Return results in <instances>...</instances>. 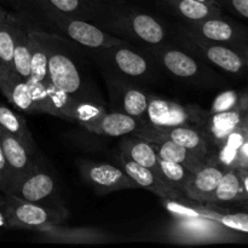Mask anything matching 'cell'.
Returning a JSON list of instances; mask_svg holds the SVG:
<instances>
[{"instance_id":"1","label":"cell","mask_w":248,"mask_h":248,"mask_svg":"<svg viewBox=\"0 0 248 248\" xmlns=\"http://www.w3.org/2000/svg\"><path fill=\"white\" fill-rule=\"evenodd\" d=\"M29 34L40 44L47 53L48 77L56 87L81 102L103 104L98 89L91 79L86 61L79 44L57 33L31 28Z\"/></svg>"},{"instance_id":"13","label":"cell","mask_w":248,"mask_h":248,"mask_svg":"<svg viewBox=\"0 0 248 248\" xmlns=\"http://www.w3.org/2000/svg\"><path fill=\"white\" fill-rule=\"evenodd\" d=\"M0 145L2 148L9 169V188L6 191L9 193L29 171L33 170L39 159L31 156L26 147L1 126H0Z\"/></svg>"},{"instance_id":"37","label":"cell","mask_w":248,"mask_h":248,"mask_svg":"<svg viewBox=\"0 0 248 248\" xmlns=\"http://www.w3.org/2000/svg\"><path fill=\"white\" fill-rule=\"evenodd\" d=\"M0 228H7V217L4 201H0Z\"/></svg>"},{"instance_id":"34","label":"cell","mask_w":248,"mask_h":248,"mask_svg":"<svg viewBox=\"0 0 248 248\" xmlns=\"http://www.w3.org/2000/svg\"><path fill=\"white\" fill-rule=\"evenodd\" d=\"M7 188H9V169H7L4 152L0 145V189L7 191Z\"/></svg>"},{"instance_id":"11","label":"cell","mask_w":248,"mask_h":248,"mask_svg":"<svg viewBox=\"0 0 248 248\" xmlns=\"http://www.w3.org/2000/svg\"><path fill=\"white\" fill-rule=\"evenodd\" d=\"M79 169L84 181L101 194L138 188L128 174L115 165L80 161Z\"/></svg>"},{"instance_id":"33","label":"cell","mask_w":248,"mask_h":248,"mask_svg":"<svg viewBox=\"0 0 248 248\" xmlns=\"http://www.w3.org/2000/svg\"><path fill=\"white\" fill-rule=\"evenodd\" d=\"M220 4L239 16L248 19V0H220Z\"/></svg>"},{"instance_id":"16","label":"cell","mask_w":248,"mask_h":248,"mask_svg":"<svg viewBox=\"0 0 248 248\" xmlns=\"http://www.w3.org/2000/svg\"><path fill=\"white\" fill-rule=\"evenodd\" d=\"M118 164L119 167H121L128 174V177L137 184L138 188L152 191L155 195L160 196L162 200H181L186 198L181 191L171 188L153 170L138 165L137 162L127 159L123 154H120V156L118 157Z\"/></svg>"},{"instance_id":"39","label":"cell","mask_w":248,"mask_h":248,"mask_svg":"<svg viewBox=\"0 0 248 248\" xmlns=\"http://www.w3.org/2000/svg\"><path fill=\"white\" fill-rule=\"evenodd\" d=\"M241 127L244 128V131H245V132H246V135L248 136V113L246 114V116H245L244 121H242Z\"/></svg>"},{"instance_id":"8","label":"cell","mask_w":248,"mask_h":248,"mask_svg":"<svg viewBox=\"0 0 248 248\" xmlns=\"http://www.w3.org/2000/svg\"><path fill=\"white\" fill-rule=\"evenodd\" d=\"M5 212L7 217V228L27 229L40 232L51 225L62 224L64 220L52 213L51 211L22 200L16 196L7 194L4 200Z\"/></svg>"},{"instance_id":"2","label":"cell","mask_w":248,"mask_h":248,"mask_svg":"<svg viewBox=\"0 0 248 248\" xmlns=\"http://www.w3.org/2000/svg\"><path fill=\"white\" fill-rule=\"evenodd\" d=\"M23 2L31 18L46 23L47 27L56 29L58 33L63 34L65 38L79 44L82 47L96 50L126 43L121 38L108 33L92 22L63 14L40 2L31 0H23Z\"/></svg>"},{"instance_id":"7","label":"cell","mask_w":248,"mask_h":248,"mask_svg":"<svg viewBox=\"0 0 248 248\" xmlns=\"http://www.w3.org/2000/svg\"><path fill=\"white\" fill-rule=\"evenodd\" d=\"M164 201L167 211L173 217L205 218L234 232L248 234V211L235 213L217 211L212 207V203H200L188 198Z\"/></svg>"},{"instance_id":"22","label":"cell","mask_w":248,"mask_h":248,"mask_svg":"<svg viewBox=\"0 0 248 248\" xmlns=\"http://www.w3.org/2000/svg\"><path fill=\"white\" fill-rule=\"evenodd\" d=\"M174 219L177 220L172 229H174L177 236L191 239V241L196 239L200 241L217 239L222 236V232L225 229L222 225L205 218L174 217Z\"/></svg>"},{"instance_id":"19","label":"cell","mask_w":248,"mask_h":248,"mask_svg":"<svg viewBox=\"0 0 248 248\" xmlns=\"http://www.w3.org/2000/svg\"><path fill=\"white\" fill-rule=\"evenodd\" d=\"M143 125H144V123L127 115V114L115 110L108 111L106 109L94 120L87 124L84 128H86L89 132L97 133V135L119 137V136L135 133Z\"/></svg>"},{"instance_id":"40","label":"cell","mask_w":248,"mask_h":248,"mask_svg":"<svg viewBox=\"0 0 248 248\" xmlns=\"http://www.w3.org/2000/svg\"><path fill=\"white\" fill-rule=\"evenodd\" d=\"M199 1L208 2V4H213V5H217V6L222 7V4H220V0H199Z\"/></svg>"},{"instance_id":"28","label":"cell","mask_w":248,"mask_h":248,"mask_svg":"<svg viewBox=\"0 0 248 248\" xmlns=\"http://www.w3.org/2000/svg\"><path fill=\"white\" fill-rule=\"evenodd\" d=\"M15 22L16 17L4 10L0 16V74L14 73Z\"/></svg>"},{"instance_id":"29","label":"cell","mask_w":248,"mask_h":248,"mask_svg":"<svg viewBox=\"0 0 248 248\" xmlns=\"http://www.w3.org/2000/svg\"><path fill=\"white\" fill-rule=\"evenodd\" d=\"M31 1L45 4L57 11L70 15L77 18L85 19L97 24L106 12L101 11L91 4L89 0H31Z\"/></svg>"},{"instance_id":"45","label":"cell","mask_w":248,"mask_h":248,"mask_svg":"<svg viewBox=\"0 0 248 248\" xmlns=\"http://www.w3.org/2000/svg\"><path fill=\"white\" fill-rule=\"evenodd\" d=\"M246 104H247V110H248V93L246 94Z\"/></svg>"},{"instance_id":"10","label":"cell","mask_w":248,"mask_h":248,"mask_svg":"<svg viewBox=\"0 0 248 248\" xmlns=\"http://www.w3.org/2000/svg\"><path fill=\"white\" fill-rule=\"evenodd\" d=\"M182 26L194 31L201 38L215 43L230 45L239 50L245 51V45L248 40V33L244 27L223 18V16L201 19V21L184 19Z\"/></svg>"},{"instance_id":"21","label":"cell","mask_w":248,"mask_h":248,"mask_svg":"<svg viewBox=\"0 0 248 248\" xmlns=\"http://www.w3.org/2000/svg\"><path fill=\"white\" fill-rule=\"evenodd\" d=\"M39 234L48 242H62V244H99L108 240L104 232L92 228H64L61 224L51 225Z\"/></svg>"},{"instance_id":"31","label":"cell","mask_w":248,"mask_h":248,"mask_svg":"<svg viewBox=\"0 0 248 248\" xmlns=\"http://www.w3.org/2000/svg\"><path fill=\"white\" fill-rule=\"evenodd\" d=\"M29 44H31V78L29 79L38 82H46L50 80L48 77V58L47 53L43 46L29 34Z\"/></svg>"},{"instance_id":"12","label":"cell","mask_w":248,"mask_h":248,"mask_svg":"<svg viewBox=\"0 0 248 248\" xmlns=\"http://www.w3.org/2000/svg\"><path fill=\"white\" fill-rule=\"evenodd\" d=\"M148 128L160 137L173 140L177 144L200 154L207 159H213L217 155L213 154L212 149L216 147L212 138L203 127L196 125L174 126V127H157L150 124H145Z\"/></svg>"},{"instance_id":"26","label":"cell","mask_w":248,"mask_h":248,"mask_svg":"<svg viewBox=\"0 0 248 248\" xmlns=\"http://www.w3.org/2000/svg\"><path fill=\"white\" fill-rule=\"evenodd\" d=\"M245 201H247V196L242 186L239 167L225 169L224 174L213 194L212 205L234 202L242 203Z\"/></svg>"},{"instance_id":"17","label":"cell","mask_w":248,"mask_h":248,"mask_svg":"<svg viewBox=\"0 0 248 248\" xmlns=\"http://www.w3.org/2000/svg\"><path fill=\"white\" fill-rule=\"evenodd\" d=\"M152 47V55L155 60L173 77L179 79H195L202 77L203 73L200 63L183 50L161 46L160 44Z\"/></svg>"},{"instance_id":"41","label":"cell","mask_w":248,"mask_h":248,"mask_svg":"<svg viewBox=\"0 0 248 248\" xmlns=\"http://www.w3.org/2000/svg\"><path fill=\"white\" fill-rule=\"evenodd\" d=\"M245 57H246V62H247V67H248V40L245 45Z\"/></svg>"},{"instance_id":"36","label":"cell","mask_w":248,"mask_h":248,"mask_svg":"<svg viewBox=\"0 0 248 248\" xmlns=\"http://www.w3.org/2000/svg\"><path fill=\"white\" fill-rule=\"evenodd\" d=\"M239 173H240V177H241L242 186H244L245 194H246L247 200H248V171L247 170L239 167Z\"/></svg>"},{"instance_id":"35","label":"cell","mask_w":248,"mask_h":248,"mask_svg":"<svg viewBox=\"0 0 248 248\" xmlns=\"http://www.w3.org/2000/svg\"><path fill=\"white\" fill-rule=\"evenodd\" d=\"M248 161V138L242 143L239 149V167H242Z\"/></svg>"},{"instance_id":"44","label":"cell","mask_w":248,"mask_h":248,"mask_svg":"<svg viewBox=\"0 0 248 248\" xmlns=\"http://www.w3.org/2000/svg\"><path fill=\"white\" fill-rule=\"evenodd\" d=\"M114 1L119 2V4H123V2H124V1H126V0H114Z\"/></svg>"},{"instance_id":"24","label":"cell","mask_w":248,"mask_h":248,"mask_svg":"<svg viewBox=\"0 0 248 248\" xmlns=\"http://www.w3.org/2000/svg\"><path fill=\"white\" fill-rule=\"evenodd\" d=\"M0 126L12 136H15L26 147L31 156L38 157L36 143L26 120L19 114L15 113L9 107L2 104L1 102H0Z\"/></svg>"},{"instance_id":"27","label":"cell","mask_w":248,"mask_h":248,"mask_svg":"<svg viewBox=\"0 0 248 248\" xmlns=\"http://www.w3.org/2000/svg\"><path fill=\"white\" fill-rule=\"evenodd\" d=\"M29 27L19 22L16 17L15 22V47L12 64L19 78L28 80L31 78V44L28 35Z\"/></svg>"},{"instance_id":"5","label":"cell","mask_w":248,"mask_h":248,"mask_svg":"<svg viewBox=\"0 0 248 248\" xmlns=\"http://www.w3.org/2000/svg\"><path fill=\"white\" fill-rule=\"evenodd\" d=\"M91 51L103 72L125 81L149 80L153 79L155 74L154 68L148 58L143 53L131 48L128 43Z\"/></svg>"},{"instance_id":"18","label":"cell","mask_w":248,"mask_h":248,"mask_svg":"<svg viewBox=\"0 0 248 248\" xmlns=\"http://www.w3.org/2000/svg\"><path fill=\"white\" fill-rule=\"evenodd\" d=\"M225 169L218 162L217 157L208 161L194 173L186 196L200 203H212L213 194L224 174Z\"/></svg>"},{"instance_id":"20","label":"cell","mask_w":248,"mask_h":248,"mask_svg":"<svg viewBox=\"0 0 248 248\" xmlns=\"http://www.w3.org/2000/svg\"><path fill=\"white\" fill-rule=\"evenodd\" d=\"M0 92L18 110L28 114H39L38 103L28 80L19 78L16 73L0 74Z\"/></svg>"},{"instance_id":"6","label":"cell","mask_w":248,"mask_h":248,"mask_svg":"<svg viewBox=\"0 0 248 248\" xmlns=\"http://www.w3.org/2000/svg\"><path fill=\"white\" fill-rule=\"evenodd\" d=\"M178 31L179 38L184 44L190 45L206 61L224 72L232 75H242L248 69L244 50L201 38L182 24L178 26Z\"/></svg>"},{"instance_id":"23","label":"cell","mask_w":248,"mask_h":248,"mask_svg":"<svg viewBox=\"0 0 248 248\" xmlns=\"http://www.w3.org/2000/svg\"><path fill=\"white\" fill-rule=\"evenodd\" d=\"M120 149V154H123L124 156L137 162L138 165L153 170L160 177L159 156H157L156 150L152 143L136 136V137H130L121 140Z\"/></svg>"},{"instance_id":"15","label":"cell","mask_w":248,"mask_h":248,"mask_svg":"<svg viewBox=\"0 0 248 248\" xmlns=\"http://www.w3.org/2000/svg\"><path fill=\"white\" fill-rule=\"evenodd\" d=\"M194 121H195V115L191 110V107H183L173 101L149 96L147 124L157 127H174V126L194 125Z\"/></svg>"},{"instance_id":"42","label":"cell","mask_w":248,"mask_h":248,"mask_svg":"<svg viewBox=\"0 0 248 248\" xmlns=\"http://www.w3.org/2000/svg\"><path fill=\"white\" fill-rule=\"evenodd\" d=\"M241 205H242V207L245 208V210H247V211H248V200H247V201H245V202H242Z\"/></svg>"},{"instance_id":"43","label":"cell","mask_w":248,"mask_h":248,"mask_svg":"<svg viewBox=\"0 0 248 248\" xmlns=\"http://www.w3.org/2000/svg\"><path fill=\"white\" fill-rule=\"evenodd\" d=\"M241 169H245V170H247V171H248V161L246 162V164H245V165H244V166H242V167H241Z\"/></svg>"},{"instance_id":"4","label":"cell","mask_w":248,"mask_h":248,"mask_svg":"<svg viewBox=\"0 0 248 248\" xmlns=\"http://www.w3.org/2000/svg\"><path fill=\"white\" fill-rule=\"evenodd\" d=\"M7 194L36 203L55 213L63 220L67 219L68 211L61 199L57 181L53 172L46 169L44 161L38 160L33 170L29 171Z\"/></svg>"},{"instance_id":"38","label":"cell","mask_w":248,"mask_h":248,"mask_svg":"<svg viewBox=\"0 0 248 248\" xmlns=\"http://www.w3.org/2000/svg\"><path fill=\"white\" fill-rule=\"evenodd\" d=\"M93 6H96L97 9H99L101 11L106 12L107 11V0H89Z\"/></svg>"},{"instance_id":"14","label":"cell","mask_w":248,"mask_h":248,"mask_svg":"<svg viewBox=\"0 0 248 248\" xmlns=\"http://www.w3.org/2000/svg\"><path fill=\"white\" fill-rule=\"evenodd\" d=\"M247 113L246 94H244L241 106L232 109V110L218 114H210L208 111L199 109L198 120L199 125L201 123V125H202L201 127L205 128L208 135L211 136L216 147H219L230 133L241 127V124Z\"/></svg>"},{"instance_id":"25","label":"cell","mask_w":248,"mask_h":248,"mask_svg":"<svg viewBox=\"0 0 248 248\" xmlns=\"http://www.w3.org/2000/svg\"><path fill=\"white\" fill-rule=\"evenodd\" d=\"M186 21H201L223 16L222 7L199 0H160Z\"/></svg>"},{"instance_id":"9","label":"cell","mask_w":248,"mask_h":248,"mask_svg":"<svg viewBox=\"0 0 248 248\" xmlns=\"http://www.w3.org/2000/svg\"><path fill=\"white\" fill-rule=\"evenodd\" d=\"M103 78L106 80L109 102L113 107V110L127 114L147 124L149 94L109 73L103 72Z\"/></svg>"},{"instance_id":"30","label":"cell","mask_w":248,"mask_h":248,"mask_svg":"<svg viewBox=\"0 0 248 248\" xmlns=\"http://www.w3.org/2000/svg\"><path fill=\"white\" fill-rule=\"evenodd\" d=\"M159 169L160 177L169 184L171 188L181 191L186 196V188L193 178L194 173L191 170L186 167L184 165L178 164V162L167 161V160L159 159Z\"/></svg>"},{"instance_id":"32","label":"cell","mask_w":248,"mask_h":248,"mask_svg":"<svg viewBox=\"0 0 248 248\" xmlns=\"http://www.w3.org/2000/svg\"><path fill=\"white\" fill-rule=\"evenodd\" d=\"M242 97L244 94H240L237 91L234 90H228V91H223L222 93L218 94L213 101L212 107H211L210 114H218L224 113V111L232 110V109L237 108L241 106Z\"/></svg>"},{"instance_id":"3","label":"cell","mask_w":248,"mask_h":248,"mask_svg":"<svg viewBox=\"0 0 248 248\" xmlns=\"http://www.w3.org/2000/svg\"><path fill=\"white\" fill-rule=\"evenodd\" d=\"M97 26L114 35H123L147 44L159 45L166 39L165 27L154 16L136 10H107Z\"/></svg>"}]
</instances>
